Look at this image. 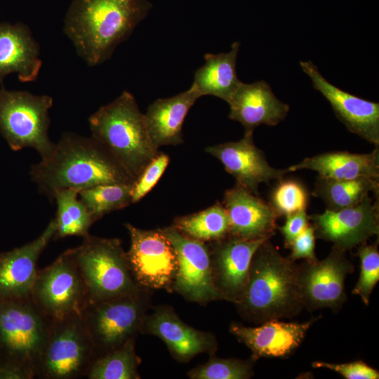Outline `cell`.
<instances>
[{"label": "cell", "mask_w": 379, "mask_h": 379, "mask_svg": "<svg viewBox=\"0 0 379 379\" xmlns=\"http://www.w3.org/2000/svg\"><path fill=\"white\" fill-rule=\"evenodd\" d=\"M96 140L135 180L159 153L149 135L145 116L134 96L124 91L88 118Z\"/></svg>", "instance_id": "cell-4"}, {"label": "cell", "mask_w": 379, "mask_h": 379, "mask_svg": "<svg viewBox=\"0 0 379 379\" xmlns=\"http://www.w3.org/2000/svg\"><path fill=\"white\" fill-rule=\"evenodd\" d=\"M378 239L368 244L364 242L357 248V255L361 262V272L358 281L352 293L359 295L364 304H369L372 291L379 281Z\"/></svg>", "instance_id": "cell-34"}, {"label": "cell", "mask_w": 379, "mask_h": 379, "mask_svg": "<svg viewBox=\"0 0 379 379\" xmlns=\"http://www.w3.org/2000/svg\"><path fill=\"white\" fill-rule=\"evenodd\" d=\"M310 225L306 210L286 216V221L277 230L281 233L285 248H289L294 239L299 236Z\"/></svg>", "instance_id": "cell-38"}, {"label": "cell", "mask_w": 379, "mask_h": 379, "mask_svg": "<svg viewBox=\"0 0 379 379\" xmlns=\"http://www.w3.org/2000/svg\"><path fill=\"white\" fill-rule=\"evenodd\" d=\"M222 204L229 219V235L253 240L275 234L279 215L269 202L245 187L236 184L226 190Z\"/></svg>", "instance_id": "cell-21"}, {"label": "cell", "mask_w": 379, "mask_h": 379, "mask_svg": "<svg viewBox=\"0 0 379 379\" xmlns=\"http://www.w3.org/2000/svg\"><path fill=\"white\" fill-rule=\"evenodd\" d=\"M315 239L314 227L310 224L291 244L288 248L291 249V253L288 258L294 261L299 259L308 261L317 260L315 254Z\"/></svg>", "instance_id": "cell-37"}, {"label": "cell", "mask_w": 379, "mask_h": 379, "mask_svg": "<svg viewBox=\"0 0 379 379\" xmlns=\"http://www.w3.org/2000/svg\"><path fill=\"white\" fill-rule=\"evenodd\" d=\"M8 365L9 364L6 362L0 351V373L4 368L8 366Z\"/></svg>", "instance_id": "cell-39"}, {"label": "cell", "mask_w": 379, "mask_h": 379, "mask_svg": "<svg viewBox=\"0 0 379 379\" xmlns=\"http://www.w3.org/2000/svg\"><path fill=\"white\" fill-rule=\"evenodd\" d=\"M51 320L30 297L0 301V351L10 364L36 377Z\"/></svg>", "instance_id": "cell-6"}, {"label": "cell", "mask_w": 379, "mask_h": 379, "mask_svg": "<svg viewBox=\"0 0 379 379\" xmlns=\"http://www.w3.org/2000/svg\"><path fill=\"white\" fill-rule=\"evenodd\" d=\"M319 319L302 323L272 319L254 327L232 323L230 332L251 350L255 361L261 357L286 358L299 347L310 326Z\"/></svg>", "instance_id": "cell-18"}, {"label": "cell", "mask_w": 379, "mask_h": 379, "mask_svg": "<svg viewBox=\"0 0 379 379\" xmlns=\"http://www.w3.org/2000/svg\"><path fill=\"white\" fill-rule=\"evenodd\" d=\"M314 368H324L335 371L346 379H378L379 372L362 361L333 364L326 361H314Z\"/></svg>", "instance_id": "cell-36"}, {"label": "cell", "mask_w": 379, "mask_h": 379, "mask_svg": "<svg viewBox=\"0 0 379 379\" xmlns=\"http://www.w3.org/2000/svg\"><path fill=\"white\" fill-rule=\"evenodd\" d=\"M148 290L87 305L82 317L98 357L121 346L141 331Z\"/></svg>", "instance_id": "cell-9"}, {"label": "cell", "mask_w": 379, "mask_h": 379, "mask_svg": "<svg viewBox=\"0 0 379 379\" xmlns=\"http://www.w3.org/2000/svg\"><path fill=\"white\" fill-rule=\"evenodd\" d=\"M290 172L307 169L319 176L335 180L379 179V148L370 153L354 154L335 151L307 157L288 167Z\"/></svg>", "instance_id": "cell-25"}, {"label": "cell", "mask_w": 379, "mask_h": 379, "mask_svg": "<svg viewBox=\"0 0 379 379\" xmlns=\"http://www.w3.org/2000/svg\"><path fill=\"white\" fill-rule=\"evenodd\" d=\"M55 230L54 218L34 240L0 253V301L30 297L39 271V258L53 239Z\"/></svg>", "instance_id": "cell-19"}, {"label": "cell", "mask_w": 379, "mask_h": 379, "mask_svg": "<svg viewBox=\"0 0 379 379\" xmlns=\"http://www.w3.org/2000/svg\"><path fill=\"white\" fill-rule=\"evenodd\" d=\"M31 298L48 319L82 315L88 296L82 276L67 249L53 262L39 270Z\"/></svg>", "instance_id": "cell-10"}, {"label": "cell", "mask_w": 379, "mask_h": 379, "mask_svg": "<svg viewBox=\"0 0 379 379\" xmlns=\"http://www.w3.org/2000/svg\"><path fill=\"white\" fill-rule=\"evenodd\" d=\"M53 101L47 95L0 88V133L11 149L32 147L41 159L51 154L55 146L48 136Z\"/></svg>", "instance_id": "cell-7"}, {"label": "cell", "mask_w": 379, "mask_h": 379, "mask_svg": "<svg viewBox=\"0 0 379 379\" xmlns=\"http://www.w3.org/2000/svg\"><path fill=\"white\" fill-rule=\"evenodd\" d=\"M133 185L115 183L95 185L79 190V198L95 222L105 215L132 204Z\"/></svg>", "instance_id": "cell-31"}, {"label": "cell", "mask_w": 379, "mask_h": 379, "mask_svg": "<svg viewBox=\"0 0 379 379\" xmlns=\"http://www.w3.org/2000/svg\"><path fill=\"white\" fill-rule=\"evenodd\" d=\"M378 193L379 179L335 180L318 176L312 194L321 199L327 210L338 211L360 204L370 194Z\"/></svg>", "instance_id": "cell-27"}, {"label": "cell", "mask_w": 379, "mask_h": 379, "mask_svg": "<svg viewBox=\"0 0 379 379\" xmlns=\"http://www.w3.org/2000/svg\"><path fill=\"white\" fill-rule=\"evenodd\" d=\"M255 361L221 359L211 355L210 359L188 372L192 379H248L253 375Z\"/></svg>", "instance_id": "cell-32"}, {"label": "cell", "mask_w": 379, "mask_h": 379, "mask_svg": "<svg viewBox=\"0 0 379 379\" xmlns=\"http://www.w3.org/2000/svg\"><path fill=\"white\" fill-rule=\"evenodd\" d=\"M79 192L77 189L66 188L54 193L53 199L57 204V213L53 239L72 236L84 238L89 234V229L94 222L79 198Z\"/></svg>", "instance_id": "cell-28"}, {"label": "cell", "mask_w": 379, "mask_h": 379, "mask_svg": "<svg viewBox=\"0 0 379 379\" xmlns=\"http://www.w3.org/2000/svg\"><path fill=\"white\" fill-rule=\"evenodd\" d=\"M201 97L196 87L150 104L145 114L148 131L157 148L183 143L182 126L195 102Z\"/></svg>", "instance_id": "cell-24"}, {"label": "cell", "mask_w": 379, "mask_h": 379, "mask_svg": "<svg viewBox=\"0 0 379 379\" xmlns=\"http://www.w3.org/2000/svg\"><path fill=\"white\" fill-rule=\"evenodd\" d=\"M69 249L85 283L88 303L145 289L135 281L119 239L88 234L81 245Z\"/></svg>", "instance_id": "cell-5"}, {"label": "cell", "mask_w": 379, "mask_h": 379, "mask_svg": "<svg viewBox=\"0 0 379 379\" xmlns=\"http://www.w3.org/2000/svg\"><path fill=\"white\" fill-rule=\"evenodd\" d=\"M313 87L329 102L337 118L352 133L379 146V103L341 90L328 81L312 61H300Z\"/></svg>", "instance_id": "cell-15"}, {"label": "cell", "mask_w": 379, "mask_h": 379, "mask_svg": "<svg viewBox=\"0 0 379 379\" xmlns=\"http://www.w3.org/2000/svg\"><path fill=\"white\" fill-rule=\"evenodd\" d=\"M141 331L159 338L180 361H187L201 353L212 355L217 349V341L212 333L186 324L168 306H161L146 315Z\"/></svg>", "instance_id": "cell-20"}, {"label": "cell", "mask_w": 379, "mask_h": 379, "mask_svg": "<svg viewBox=\"0 0 379 379\" xmlns=\"http://www.w3.org/2000/svg\"><path fill=\"white\" fill-rule=\"evenodd\" d=\"M169 163V157L161 152L147 164L133 185L132 204L140 201L155 186Z\"/></svg>", "instance_id": "cell-35"}, {"label": "cell", "mask_w": 379, "mask_h": 379, "mask_svg": "<svg viewBox=\"0 0 379 379\" xmlns=\"http://www.w3.org/2000/svg\"><path fill=\"white\" fill-rule=\"evenodd\" d=\"M172 226L182 234L204 242L226 237L230 229L226 210L220 202L199 212L177 217Z\"/></svg>", "instance_id": "cell-29"}, {"label": "cell", "mask_w": 379, "mask_h": 379, "mask_svg": "<svg viewBox=\"0 0 379 379\" xmlns=\"http://www.w3.org/2000/svg\"><path fill=\"white\" fill-rule=\"evenodd\" d=\"M163 230L177 257L172 289L185 299L199 303L220 299L214 284L208 244L182 234L173 226Z\"/></svg>", "instance_id": "cell-13"}, {"label": "cell", "mask_w": 379, "mask_h": 379, "mask_svg": "<svg viewBox=\"0 0 379 379\" xmlns=\"http://www.w3.org/2000/svg\"><path fill=\"white\" fill-rule=\"evenodd\" d=\"M140 359L136 354L135 338L97 357L89 371V379H138Z\"/></svg>", "instance_id": "cell-30"}, {"label": "cell", "mask_w": 379, "mask_h": 379, "mask_svg": "<svg viewBox=\"0 0 379 379\" xmlns=\"http://www.w3.org/2000/svg\"><path fill=\"white\" fill-rule=\"evenodd\" d=\"M239 48L240 43L235 41L229 52L204 55L205 63L195 71L192 83L201 96L213 95L229 100L241 82L236 70Z\"/></svg>", "instance_id": "cell-26"}, {"label": "cell", "mask_w": 379, "mask_h": 379, "mask_svg": "<svg viewBox=\"0 0 379 379\" xmlns=\"http://www.w3.org/2000/svg\"><path fill=\"white\" fill-rule=\"evenodd\" d=\"M266 239H268L247 240L228 235L208 242L214 284L220 299L235 305L241 300L247 285L253 255Z\"/></svg>", "instance_id": "cell-16"}, {"label": "cell", "mask_w": 379, "mask_h": 379, "mask_svg": "<svg viewBox=\"0 0 379 379\" xmlns=\"http://www.w3.org/2000/svg\"><path fill=\"white\" fill-rule=\"evenodd\" d=\"M151 8L148 0H72L63 31L77 54L95 66L111 58Z\"/></svg>", "instance_id": "cell-1"}, {"label": "cell", "mask_w": 379, "mask_h": 379, "mask_svg": "<svg viewBox=\"0 0 379 379\" xmlns=\"http://www.w3.org/2000/svg\"><path fill=\"white\" fill-rule=\"evenodd\" d=\"M298 267L270 239L264 241L253 255L244 293L236 304L240 315L255 324L298 315L304 309Z\"/></svg>", "instance_id": "cell-3"}, {"label": "cell", "mask_w": 379, "mask_h": 379, "mask_svg": "<svg viewBox=\"0 0 379 379\" xmlns=\"http://www.w3.org/2000/svg\"><path fill=\"white\" fill-rule=\"evenodd\" d=\"M345 251L332 246L322 260L298 264V280L305 309L330 308L337 312L347 300L345 281L354 271Z\"/></svg>", "instance_id": "cell-12"}, {"label": "cell", "mask_w": 379, "mask_h": 379, "mask_svg": "<svg viewBox=\"0 0 379 379\" xmlns=\"http://www.w3.org/2000/svg\"><path fill=\"white\" fill-rule=\"evenodd\" d=\"M41 65L39 46L28 26L0 22V82L11 73L21 82L34 81Z\"/></svg>", "instance_id": "cell-23"}, {"label": "cell", "mask_w": 379, "mask_h": 379, "mask_svg": "<svg viewBox=\"0 0 379 379\" xmlns=\"http://www.w3.org/2000/svg\"><path fill=\"white\" fill-rule=\"evenodd\" d=\"M229 119L239 122L244 133H253L260 125L276 126L287 116L290 107L280 101L265 81L241 82L227 102Z\"/></svg>", "instance_id": "cell-22"}, {"label": "cell", "mask_w": 379, "mask_h": 379, "mask_svg": "<svg viewBox=\"0 0 379 379\" xmlns=\"http://www.w3.org/2000/svg\"><path fill=\"white\" fill-rule=\"evenodd\" d=\"M97 357L82 315L52 320L35 378L77 379L87 376Z\"/></svg>", "instance_id": "cell-8"}, {"label": "cell", "mask_w": 379, "mask_h": 379, "mask_svg": "<svg viewBox=\"0 0 379 379\" xmlns=\"http://www.w3.org/2000/svg\"><path fill=\"white\" fill-rule=\"evenodd\" d=\"M32 180L53 199L62 189L133 183L134 180L93 138L64 133L51 154L31 167Z\"/></svg>", "instance_id": "cell-2"}, {"label": "cell", "mask_w": 379, "mask_h": 379, "mask_svg": "<svg viewBox=\"0 0 379 379\" xmlns=\"http://www.w3.org/2000/svg\"><path fill=\"white\" fill-rule=\"evenodd\" d=\"M308 217L316 238L332 242L345 251L379 234L378 199L374 201L370 195L354 206L338 211L326 209Z\"/></svg>", "instance_id": "cell-14"}, {"label": "cell", "mask_w": 379, "mask_h": 379, "mask_svg": "<svg viewBox=\"0 0 379 379\" xmlns=\"http://www.w3.org/2000/svg\"><path fill=\"white\" fill-rule=\"evenodd\" d=\"M253 133H244L236 142L211 145L205 151L218 159L227 173L236 180V184L258 195V187L272 180H279L291 173L288 168L271 166L264 152L254 143Z\"/></svg>", "instance_id": "cell-17"}, {"label": "cell", "mask_w": 379, "mask_h": 379, "mask_svg": "<svg viewBox=\"0 0 379 379\" xmlns=\"http://www.w3.org/2000/svg\"><path fill=\"white\" fill-rule=\"evenodd\" d=\"M270 199L269 203L279 217L286 216L306 210L309 194L300 182L283 178L272 189Z\"/></svg>", "instance_id": "cell-33"}, {"label": "cell", "mask_w": 379, "mask_h": 379, "mask_svg": "<svg viewBox=\"0 0 379 379\" xmlns=\"http://www.w3.org/2000/svg\"><path fill=\"white\" fill-rule=\"evenodd\" d=\"M131 239L126 252L132 276L142 288L171 291L177 271L175 250L163 229L145 230L126 223Z\"/></svg>", "instance_id": "cell-11"}]
</instances>
